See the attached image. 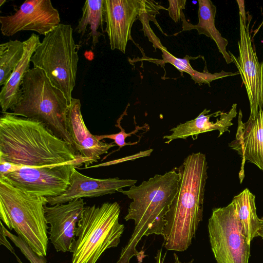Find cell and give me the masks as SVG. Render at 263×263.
<instances>
[{
    "label": "cell",
    "instance_id": "obj_24",
    "mask_svg": "<svg viewBox=\"0 0 263 263\" xmlns=\"http://www.w3.org/2000/svg\"><path fill=\"white\" fill-rule=\"evenodd\" d=\"M0 227L2 228L6 236L20 250L30 263H47L44 256L35 254L21 237L13 234L7 230L2 221Z\"/></svg>",
    "mask_w": 263,
    "mask_h": 263
},
{
    "label": "cell",
    "instance_id": "obj_3",
    "mask_svg": "<svg viewBox=\"0 0 263 263\" xmlns=\"http://www.w3.org/2000/svg\"><path fill=\"white\" fill-rule=\"evenodd\" d=\"M180 175L175 168L163 175L156 174L138 186L118 192L132 199L126 221L134 220L135 229L117 263H129L139 254L136 247L143 236L162 235L165 216L178 190Z\"/></svg>",
    "mask_w": 263,
    "mask_h": 263
},
{
    "label": "cell",
    "instance_id": "obj_31",
    "mask_svg": "<svg viewBox=\"0 0 263 263\" xmlns=\"http://www.w3.org/2000/svg\"><path fill=\"white\" fill-rule=\"evenodd\" d=\"M6 2V0H0V6L1 7L2 5Z\"/></svg>",
    "mask_w": 263,
    "mask_h": 263
},
{
    "label": "cell",
    "instance_id": "obj_9",
    "mask_svg": "<svg viewBox=\"0 0 263 263\" xmlns=\"http://www.w3.org/2000/svg\"><path fill=\"white\" fill-rule=\"evenodd\" d=\"M71 163L58 165L23 167L0 175L13 186L40 197H55L64 193L70 184Z\"/></svg>",
    "mask_w": 263,
    "mask_h": 263
},
{
    "label": "cell",
    "instance_id": "obj_1",
    "mask_svg": "<svg viewBox=\"0 0 263 263\" xmlns=\"http://www.w3.org/2000/svg\"><path fill=\"white\" fill-rule=\"evenodd\" d=\"M12 164V172L71 163L83 159L68 143L34 119L4 112L0 118V163Z\"/></svg>",
    "mask_w": 263,
    "mask_h": 263
},
{
    "label": "cell",
    "instance_id": "obj_20",
    "mask_svg": "<svg viewBox=\"0 0 263 263\" xmlns=\"http://www.w3.org/2000/svg\"><path fill=\"white\" fill-rule=\"evenodd\" d=\"M241 224V230L247 241L258 236V231L263 226V220L256 214L255 196L248 189H245L234 196L232 200Z\"/></svg>",
    "mask_w": 263,
    "mask_h": 263
},
{
    "label": "cell",
    "instance_id": "obj_26",
    "mask_svg": "<svg viewBox=\"0 0 263 263\" xmlns=\"http://www.w3.org/2000/svg\"><path fill=\"white\" fill-rule=\"evenodd\" d=\"M169 7L167 9L170 16L177 23L181 18V12L185 8V0H169Z\"/></svg>",
    "mask_w": 263,
    "mask_h": 263
},
{
    "label": "cell",
    "instance_id": "obj_4",
    "mask_svg": "<svg viewBox=\"0 0 263 263\" xmlns=\"http://www.w3.org/2000/svg\"><path fill=\"white\" fill-rule=\"evenodd\" d=\"M21 90L20 100L11 112L43 123L76 151L68 128L70 105L63 92L51 83L43 70L36 67L26 73Z\"/></svg>",
    "mask_w": 263,
    "mask_h": 263
},
{
    "label": "cell",
    "instance_id": "obj_14",
    "mask_svg": "<svg viewBox=\"0 0 263 263\" xmlns=\"http://www.w3.org/2000/svg\"><path fill=\"white\" fill-rule=\"evenodd\" d=\"M137 180L118 177L97 179L80 173L76 167L72 168L70 184L62 194L47 198L49 205L68 202L77 198H91L114 194L125 187L135 185Z\"/></svg>",
    "mask_w": 263,
    "mask_h": 263
},
{
    "label": "cell",
    "instance_id": "obj_29",
    "mask_svg": "<svg viewBox=\"0 0 263 263\" xmlns=\"http://www.w3.org/2000/svg\"><path fill=\"white\" fill-rule=\"evenodd\" d=\"M174 257L175 259V263H193L194 259H192V260H190V261L187 262H182L180 259L179 258V257L178 255L175 253L174 254Z\"/></svg>",
    "mask_w": 263,
    "mask_h": 263
},
{
    "label": "cell",
    "instance_id": "obj_10",
    "mask_svg": "<svg viewBox=\"0 0 263 263\" xmlns=\"http://www.w3.org/2000/svg\"><path fill=\"white\" fill-rule=\"evenodd\" d=\"M247 14L246 25L239 15V55L236 57L230 51L228 52L238 69L247 91L250 107L249 118L254 119L259 111L263 109V62H259L252 45L251 34L249 31L251 16L248 12Z\"/></svg>",
    "mask_w": 263,
    "mask_h": 263
},
{
    "label": "cell",
    "instance_id": "obj_12",
    "mask_svg": "<svg viewBox=\"0 0 263 263\" xmlns=\"http://www.w3.org/2000/svg\"><path fill=\"white\" fill-rule=\"evenodd\" d=\"M58 10L50 0H27L11 15L0 17L3 35L10 36L22 31L46 35L60 24Z\"/></svg>",
    "mask_w": 263,
    "mask_h": 263
},
{
    "label": "cell",
    "instance_id": "obj_6",
    "mask_svg": "<svg viewBox=\"0 0 263 263\" xmlns=\"http://www.w3.org/2000/svg\"><path fill=\"white\" fill-rule=\"evenodd\" d=\"M120 211L117 202L85 207L70 251L71 263H96L106 250L118 246L124 230Z\"/></svg>",
    "mask_w": 263,
    "mask_h": 263
},
{
    "label": "cell",
    "instance_id": "obj_27",
    "mask_svg": "<svg viewBox=\"0 0 263 263\" xmlns=\"http://www.w3.org/2000/svg\"><path fill=\"white\" fill-rule=\"evenodd\" d=\"M0 242L1 245H3L5 246L12 253L15 255L19 263H23L16 255L14 248L7 240V236L1 227H0Z\"/></svg>",
    "mask_w": 263,
    "mask_h": 263
},
{
    "label": "cell",
    "instance_id": "obj_16",
    "mask_svg": "<svg viewBox=\"0 0 263 263\" xmlns=\"http://www.w3.org/2000/svg\"><path fill=\"white\" fill-rule=\"evenodd\" d=\"M242 118L239 109L236 139L230 146L241 156L242 167L245 161H249L263 171V109L246 123L242 122Z\"/></svg>",
    "mask_w": 263,
    "mask_h": 263
},
{
    "label": "cell",
    "instance_id": "obj_19",
    "mask_svg": "<svg viewBox=\"0 0 263 263\" xmlns=\"http://www.w3.org/2000/svg\"><path fill=\"white\" fill-rule=\"evenodd\" d=\"M198 23L191 24L186 21L183 11L181 18L182 20V31L196 29L199 34H204L213 40L219 52L222 54L227 64L233 62L232 59L226 48L228 45V40L222 37L215 25L216 13V6L210 0H198Z\"/></svg>",
    "mask_w": 263,
    "mask_h": 263
},
{
    "label": "cell",
    "instance_id": "obj_2",
    "mask_svg": "<svg viewBox=\"0 0 263 263\" xmlns=\"http://www.w3.org/2000/svg\"><path fill=\"white\" fill-rule=\"evenodd\" d=\"M177 170L179 188L165 216L162 235L167 250L183 252L191 245L202 220L208 178L205 155L200 152L190 154Z\"/></svg>",
    "mask_w": 263,
    "mask_h": 263
},
{
    "label": "cell",
    "instance_id": "obj_5",
    "mask_svg": "<svg viewBox=\"0 0 263 263\" xmlns=\"http://www.w3.org/2000/svg\"><path fill=\"white\" fill-rule=\"evenodd\" d=\"M47 198L37 196L0 178V218L37 255L46 256L49 237L44 206Z\"/></svg>",
    "mask_w": 263,
    "mask_h": 263
},
{
    "label": "cell",
    "instance_id": "obj_21",
    "mask_svg": "<svg viewBox=\"0 0 263 263\" xmlns=\"http://www.w3.org/2000/svg\"><path fill=\"white\" fill-rule=\"evenodd\" d=\"M104 22V0H87L82 7V16L76 30L83 36L89 26L90 30L89 38H91L92 45L95 47L99 42V37L103 35L98 29L100 27L102 29Z\"/></svg>",
    "mask_w": 263,
    "mask_h": 263
},
{
    "label": "cell",
    "instance_id": "obj_25",
    "mask_svg": "<svg viewBox=\"0 0 263 263\" xmlns=\"http://www.w3.org/2000/svg\"><path fill=\"white\" fill-rule=\"evenodd\" d=\"M119 121V120H118L117 124L116 125L117 127H118L121 129V131L119 133L110 135H96L97 138L100 141L103 140L104 139H110L113 140L114 143L119 147L118 150L124 146L128 145H134L136 144L137 142H126L125 139L128 136H131L132 135L134 134L140 129L142 128V127H140L138 126L136 127L135 130L132 132L130 133H126L125 130L121 127Z\"/></svg>",
    "mask_w": 263,
    "mask_h": 263
},
{
    "label": "cell",
    "instance_id": "obj_22",
    "mask_svg": "<svg viewBox=\"0 0 263 263\" xmlns=\"http://www.w3.org/2000/svg\"><path fill=\"white\" fill-rule=\"evenodd\" d=\"M159 49L162 53L163 60L162 62L170 63L179 71L187 72L191 76L195 82L199 85L208 84L210 86V83L213 81L239 74L238 71L232 72H226L224 70L214 73H210L208 71L199 72L194 70L190 65V60L193 59L192 57L186 55L183 59L178 58L171 54L164 46H161Z\"/></svg>",
    "mask_w": 263,
    "mask_h": 263
},
{
    "label": "cell",
    "instance_id": "obj_30",
    "mask_svg": "<svg viewBox=\"0 0 263 263\" xmlns=\"http://www.w3.org/2000/svg\"><path fill=\"white\" fill-rule=\"evenodd\" d=\"M155 260V263H164V259L160 257L156 258Z\"/></svg>",
    "mask_w": 263,
    "mask_h": 263
},
{
    "label": "cell",
    "instance_id": "obj_23",
    "mask_svg": "<svg viewBox=\"0 0 263 263\" xmlns=\"http://www.w3.org/2000/svg\"><path fill=\"white\" fill-rule=\"evenodd\" d=\"M24 41L9 40L0 45V86L4 85L21 59Z\"/></svg>",
    "mask_w": 263,
    "mask_h": 263
},
{
    "label": "cell",
    "instance_id": "obj_17",
    "mask_svg": "<svg viewBox=\"0 0 263 263\" xmlns=\"http://www.w3.org/2000/svg\"><path fill=\"white\" fill-rule=\"evenodd\" d=\"M210 109H204L195 119L181 123L170 129L172 134L163 136L166 139L165 143L168 144L174 140L178 139H186L191 137L196 140L200 134L214 130L219 131L218 137L229 130V127L233 125L232 120L236 117L237 104L234 103L228 112H222L215 121H211L213 113L209 115Z\"/></svg>",
    "mask_w": 263,
    "mask_h": 263
},
{
    "label": "cell",
    "instance_id": "obj_18",
    "mask_svg": "<svg viewBox=\"0 0 263 263\" xmlns=\"http://www.w3.org/2000/svg\"><path fill=\"white\" fill-rule=\"evenodd\" d=\"M24 43V51L20 62L10 77L3 86L0 92V105L3 113L11 110L19 102L22 96L23 78L30 69L31 59L41 41L39 36L32 33Z\"/></svg>",
    "mask_w": 263,
    "mask_h": 263
},
{
    "label": "cell",
    "instance_id": "obj_15",
    "mask_svg": "<svg viewBox=\"0 0 263 263\" xmlns=\"http://www.w3.org/2000/svg\"><path fill=\"white\" fill-rule=\"evenodd\" d=\"M68 128L75 144L76 153L83 159L85 168L97 162L116 144L99 140L87 128L81 112L80 99L72 98L68 113Z\"/></svg>",
    "mask_w": 263,
    "mask_h": 263
},
{
    "label": "cell",
    "instance_id": "obj_28",
    "mask_svg": "<svg viewBox=\"0 0 263 263\" xmlns=\"http://www.w3.org/2000/svg\"><path fill=\"white\" fill-rule=\"evenodd\" d=\"M237 3L239 7V15L241 16L244 24L246 25L247 23V17L245 9L244 1L237 0Z\"/></svg>",
    "mask_w": 263,
    "mask_h": 263
},
{
    "label": "cell",
    "instance_id": "obj_11",
    "mask_svg": "<svg viewBox=\"0 0 263 263\" xmlns=\"http://www.w3.org/2000/svg\"><path fill=\"white\" fill-rule=\"evenodd\" d=\"M158 9L167 10L151 1L104 0L105 32L111 49L125 53L134 22L143 13Z\"/></svg>",
    "mask_w": 263,
    "mask_h": 263
},
{
    "label": "cell",
    "instance_id": "obj_7",
    "mask_svg": "<svg viewBox=\"0 0 263 263\" xmlns=\"http://www.w3.org/2000/svg\"><path fill=\"white\" fill-rule=\"evenodd\" d=\"M78 50L71 26L60 23L44 36L31 59L33 67L43 70L70 105L76 83Z\"/></svg>",
    "mask_w": 263,
    "mask_h": 263
},
{
    "label": "cell",
    "instance_id": "obj_13",
    "mask_svg": "<svg viewBox=\"0 0 263 263\" xmlns=\"http://www.w3.org/2000/svg\"><path fill=\"white\" fill-rule=\"evenodd\" d=\"M85 204L83 198H77L65 203L45 205L46 220L50 225L49 239L57 252L70 251Z\"/></svg>",
    "mask_w": 263,
    "mask_h": 263
},
{
    "label": "cell",
    "instance_id": "obj_8",
    "mask_svg": "<svg viewBox=\"0 0 263 263\" xmlns=\"http://www.w3.org/2000/svg\"><path fill=\"white\" fill-rule=\"evenodd\" d=\"M208 227L217 263H248L250 244L242 232L232 201L227 206L213 210Z\"/></svg>",
    "mask_w": 263,
    "mask_h": 263
}]
</instances>
